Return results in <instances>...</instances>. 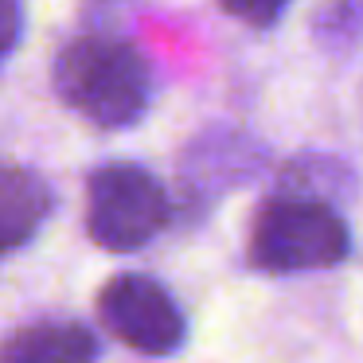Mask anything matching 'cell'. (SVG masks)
I'll list each match as a JSON object with an SVG mask.
<instances>
[{"instance_id": "obj_1", "label": "cell", "mask_w": 363, "mask_h": 363, "mask_svg": "<svg viewBox=\"0 0 363 363\" xmlns=\"http://www.w3.org/2000/svg\"><path fill=\"white\" fill-rule=\"evenodd\" d=\"M55 90L79 118L102 129H125L149 106V67L113 35H82L55 59Z\"/></svg>"}, {"instance_id": "obj_2", "label": "cell", "mask_w": 363, "mask_h": 363, "mask_svg": "<svg viewBox=\"0 0 363 363\" xmlns=\"http://www.w3.org/2000/svg\"><path fill=\"white\" fill-rule=\"evenodd\" d=\"M352 238L332 203L301 196H274L258 211L250 230V262L266 274H301V269L336 266Z\"/></svg>"}, {"instance_id": "obj_3", "label": "cell", "mask_w": 363, "mask_h": 363, "mask_svg": "<svg viewBox=\"0 0 363 363\" xmlns=\"http://www.w3.org/2000/svg\"><path fill=\"white\" fill-rule=\"evenodd\" d=\"M168 215V191L141 164H102L86 184V230L113 254L152 242Z\"/></svg>"}, {"instance_id": "obj_4", "label": "cell", "mask_w": 363, "mask_h": 363, "mask_svg": "<svg viewBox=\"0 0 363 363\" xmlns=\"http://www.w3.org/2000/svg\"><path fill=\"white\" fill-rule=\"evenodd\" d=\"M102 324L141 355H172L188 336L180 305L160 281L145 274H121L98 293Z\"/></svg>"}, {"instance_id": "obj_5", "label": "cell", "mask_w": 363, "mask_h": 363, "mask_svg": "<svg viewBox=\"0 0 363 363\" xmlns=\"http://www.w3.org/2000/svg\"><path fill=\"white\" fill-rule=\"evenodd\" d=\"M262 168V149L242 133H211L199 137L184 157V188L191 196H219L230 184L250 180Z\"/></svg>"}, {"instance_id": "obj_6", "label": "cell", "mask_w": 363, "mask_h": 363, "mask_svg": "<svg viewBox=\"0 0 363 363\" xmlns=\"http://www.w3.org/2000/svg\"><path fill=\"white\" fill-rule=\"evenodd\" d=\"M55 196L40 172L20 164H0V254L28 246L48 223Z\"/></svg>"}, {"instance_id": "obj_7", "label": "cell", "mask_w": 363, "mask_h": 363, "mask_svg": "<svg viewBox=\"0 0 363 363\" xmlns=\"http://www.w3.org/2000/svg\"><path fill=\"white\" fill-rule=\"evenodd\" d=\"M98 336L82 320H35L0 344V363H94Z\"/></svg>"}, {"instance_id": "obj_8", "label": "cell", "mask_w": 363, "mask_h": 363, "mask_svg": "<svg viewBox=\"0 0 363 363\" xmlns=\"http://www.w3.org/2000/svg\"><path fill=\"white\" fill-rule=\"evenodd\" d=\"M313 35L324 51H347L363 40V0H324L313 16Z\"/></svg>"}, {"instance_id": "obj_9", "label": "cell", "mask_w": 363, "mask_h": 363, "mask_svg": "<svg viewBox=\"0 0 363 363\" xmlns=\"http://www.w3.org/2000/svg\"><path fill=\"white\" fill-rule=\"evenodd\" d=\"M219 4H223V12H227V16L242 20V24L269 28L285 12V4H289V0H219Z\"/></svg>"}, {"instance_id": "obj_10", "label": "cell", "mask_w": 363, "mask_h": 363, "mask_svg": "<svg viewBox=\"0 0 363 363\" xmlns=\"http://www.w3.org/2000/svg\"><path fill=\"white\" fill-rule=\"evenodd\" d=\"M16 40H20V4L0 0V59L16 48Z\"/></svg>"}]
</instances>
